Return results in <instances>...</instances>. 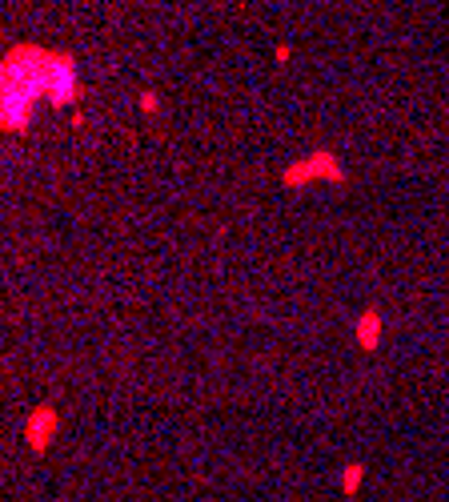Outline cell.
I'll return each mask as SVG.
<instances>
[{
    "label": "cell",
    "instance_id": "6da1fadb",
    "mask_svg": "<svg viewBox=\"0 0 449 502\" xmlns=\"http://www.w3.org/2000/svg\"><path fill=\"white\" fill-rule=\"evenodd\" d=\"M317 181H325V185H345L349 181V173L341 169L333 149H313L281 169V185L285 189H305V185H317Z\"/></svg>",
    "mask_w": 449,
    "mask_h": 502
},
{
    "label": "cell",
    "instance_id": "5b68a950",
    "mask_svg": "<svg viewBox=\"0 0 449 502\" xmlns=\"http://www.w3.org/2000/svg\"><path fill=\"white\" fill-rule=\"evenodd\" d=\"M381 334H385V317H381V310H361L357 322H353V338H357V346H361L365 354H373L377 346H381Z\"/></svg>",
    "mask_w": 449,
    "mask_h": 502
},
{
    "label": "cell",
    "instance_id": "52a82bcc",
    "mask_svg": "<svg viewBox=\"0 0 449 502\" xmlns=\"http://www.w3.org/2000/svg\"><path fill=\"white\" fill-rule=\"evenodd\" d=\"M161 105H164V100H161V93H157V88H140V93H137V109L145 117L161 113Z\"/></svg>",
    "mask_w": 449,
    "mask_h": 502
},
{
    "label": "cell",
    "instance_id": "3957f363",
    "mask_svg": "<svg viewBox=\"0 0 449 502\" xmlns=\"http://www.w3.org/2000/svg\"><path fill=\"white\" fill-rule=\"evenodd\" d=\"M61 410L52 406V402H40V406H32L25 418V446L28 454H49L52 442H56V434H61Z\"/></svg>",
    "mask_w": 449,
    "mask_h": 502
},
{
    "label": "cell",
    "instance_id": "ba28073f",
    "mask_svg": "<svg viewBox=\"0 0 449 502\" xmlns=\"http://www.w3.org/2000/svg\"><path fill=\"white\" fill-rule=\"evenodd\" d=\"M289 57H293V49H289V45H277V49H273V61L277 64H289Z\"/></svg>",
    "mask_w": 449,
    "mask_h": 502
},
{
    "label": "cell",
    "instance_id": "9c48e42d",
    "mask_svg": "<svg viewBox=\"0 0 449 502\" xmlns=\"http://www.w3.org/2000/svg\"><path fill=\"white\" fill-rule=\"evenodd\" d=\"M4 76H8V64H4V57H0V85H4Z\"/></svg>",
    "mask_w": 449,
    "mask_h": 502
},
{
    "label": "cell",
    "instance_id": "277c9868",
    "mask_svg": "<svg viewBox=\"0 0 449 502\" xmlns=\"http://www.w3.org/2000/svg\"><path fill=\"white\" fill-rule=\"evenodd\" d=\"M44 100H49L52 109H68V105H76V100H80V73H76V61L68 57V52H61V57H56V64H52Z\"/></svg>",
    "mask_w": 449,
    "mask_h": 502
},
{
    "label": "cell",
    "instance_id": "7a4b0ae2",
    "mask_svg": "<svg viewBox=\"0 0 449 502\" xmlns=\"http://www.w3.org/2000/svg\"><path fill=\"white\" fill-rule=\"evenodd\" d=\"M44 100V85H20V81H4L0 85V133H28L32 125V109Z\"/></svg>",
    "mask_w": 449,
    "mask_h": 502
},
{
    "label": "cell",
    "instance_id": "8992f818",
    "mask_svg": "<svg viewBox=\"0 0 449 502\" xmlns=\"http://www.w3.org/2000/svg\"><path fill=\"white\" fill-rule=\"evenodd\" d=\"M361 482H365V466H361V462H349L345 470H341V490H345L349 498L361 490Z\"/></svg>",
    "mask_w": 449,
    "mask_h": 502
}]
</instances>
